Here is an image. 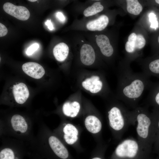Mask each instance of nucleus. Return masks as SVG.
I'll use <instances>...</instances> for the list:
<instances>
[{"mask_svg":"<svg viewBox=\"0 0 159 159\" xmlns=\"http://www.w3.org/2000/svg\"><path fill=\"white\" fill-rule=\"evenodd\" d=\"M119 74L118 98L134 109L144 91L153 84L144 73L134 72L127 66L122 67Z\"/></svg>","mask_w":159,"mask_h":159,"instance_id":"obj_1","label":"nucleus"},{"mask_svg":"<svg viewBox=\"0 0 159 159\" xmlns=\"http://www.w3.org/2000/svg\"><path fill=\"white\" fill-rule=\"evenodd\" d=\"M132 121L136 122L138 141L143 147L151 153L154 143L155 120L153 112L146 107H137L131 111Z\"/></svg>","mask_w":159,"mask_h":159,"instance_id":"obj_2","label":"nucleus"},{"mask_svg":"<svg viewBox=\"0 0 159 159\" xmlns=\"http://www.w3.org/2000/svg\"><path fill=\"white\" fill-rule=\"evenodd\" d=\"M70 42L72 49L78 51L81 63L89 66L95 62L96 50L93 45L79 31H71Z\"/></svg>","mask_w":159,"mask_h":159,"instance_id":"obj_3","label":"nucleus"},{"mask_svg":"<svg viewBox=\"0 0 159 159\" xmlns=\"http://www.w3.org/2000/svg\"><path fill=\"white\" fill-rule=\"evenodd\" d=\"M114 153L116 159H148L151 154L138 140L132 138L122 141L117 146Z\"/></svg>","mask_w":159,"mask_h":159,"instance_id":"obj_4","label":"nucleus"},{"mask_svg":"<svg viewBox=\"0 0 159 159\" xmlns=\"http://www.w3.org/2000/svg\"><path fill=\"white\" fill-rule=\"evenodd\" d=\"M110 19L105 14H97L88 18L75 19L69 27L71 31L96 32L103 31L107 26Z\"/></svg>","mask_w":159,"mask_h":159,"instance_id":"obj_5","label":"nucleus"},{"mask_svg":"<svg viewBox=\"0 0 159 159\" xmlns=\"http://www.w3.org/2000/svg\"><path fill=\"white\" fill-rule=\"evenodd\" d=\"M108 113L110 126L116 131L122 133L128 122H132L131 111H129L122 104L112 107Z\"/></svg>","mask_w":159,"mask_h":159,"instance_id":"obj_6","label":"nucleus"},{"mask_svg":"<svg viewBox=\"0 0 159 159\" xmlns=\"http://www.w3.org/2000/svg\"><path fill=\"white\" fill-rule=\"evenodd\" d=\"M93 45L96 51L107 58L113 55L114 50L109 37L102 31L96 32H80Z\"/></svg>","mask_w":159,"mask_h":159,"instance_id":"obj_7","label":"nucleus"},{"mask_svg":"<svg viewBox=\"0 0 159 159\" xmlns=\"http://www.w3.org/2000/svg\"><path fill=\"white\" fill-rule=\"evenodd\" d=\"M73 10L76 14H82L83 17L94 16L102 11L104 7L100 0H88L85 3H75Z\"/></svg>","mask_w":159,"mask_h":159,"instance_id":"obj_8","label":"nucleus"},{"mask_svg":"<svg viewBox=\"0 0 159 159\" xmlns=\"http://www.w3.org/2000/svg\"><path fill=\"white\" fill-rule=\"evenodd\" d=\"M3 8L6 13L19 20L25 21L30 17L29 10L24 6H16L11 3L6 2L4 4Z\"/></svg>","mask_w":159,"mask_h":159,"instance_id":"obj_9","label":"nucleus"},{"mask_svg":"<svg viewBox=\"0 0 159 159\" xmlns=\"http://www.w3.org/2000/svg\"><path fill=\"white\" fill-rule=\"evenodd\" d=\"M22 68L26 74L35 79H40L45 73L43 67L36 62H26L23 64Z\"/></svg>","mask_w":159,"mask_h":159,"instance_id":"obj_10","label":"nucleus"},{"mask_svg":"<svg viewBox=\"0 0 159 159\" xmlns=\"http://www.w3.org/2000/svg\"><path fill=\"white\" fill-rule=\"evenodd\" d=\"M13 92L15 101L19 104L24 103L29 96V92L27 86L22 82L14 85Z\"/></svg>","mask_w":159,"mask_h":159,"instance_id":"obj_11","label":"nucleus"},{"mask_svg":"<svg viewBox=\"0 0 159 159\" xmlns=\"http://www.w3.org/2000/svg\"><path fill=\"white\" fill-rule=\"evenodd\" d=\"M72 45L68 44L64 42H60L57 44L53 49V55L57 60L59 62L64 61L69 54Z\"/></svg>","mask_w":159,"mask_h":159,"instance_id":"obj_12","label":"nucleus"},{"mask_svg":"<svg viewBox=\"0 0 159 159\" xmlns=\"http://www.w3.org/2000/svg\"><path fill=\"white\" fill-rule=\"evenodd\" d=\"M49 143L50 147L57 155L63 159L68 157L69 154L67 149L57 138L50 136L49 139Z\"/></svg>","mask_w":159,"mask_h":159,"instance_id":"obj_13","label":"nucleus"},{"mask_svg":"<svg viewBox=\"0 0 159 159\" xmlns=\"http://www.w3.org/2000/svg\"><path fill=\"white\" fill-rule=\"evenodd\" d=\"M143 72L149 77H159V57L150 60L143 67Z\"/></svg>","mask_w":159,"mask_h":159,"instance_id":"obj_14","label":"nucleus"},{"mask_svg":"<svg viewBox=\"0 0 159 159\" xmlns=\"http://www.w3.org/2000/svg\"><path fill=\"white\" fill-rule=\"evenodd\" d=\"M64 138L68 144L74 143L78 139V131L76 127L70 124H67L64 127Z\"/></svg>","mask_w":159,"mask_h":159,"instance_id":"obj_15","label":"nucleus"},{"mask_svg":"<svg viewBox=\"0 0 159 159\" xmlns=\"http://www.w3.org/2000/svg\"><path fill=\"white\" fill-rule=\"evenodd\" d=\"M85 123L87 130L92 133H97L101 130V123L100 120L94 116H87L85 119Z\"/></svg>","mask_w":159,"mask_h":159,"instance_id":"obj_16","label":"nucleus"},{"mask_svg":"<svg viewBox=\"0 0 159 159\" xmlns=\"http://www.w3.org/2000/svg\"><path fill=\"white\" fill-rule=\"evenodd\" d=\"M150 89L147 101L153 107V109L159 110V82L153 84Z\"/></svg>","mask_w":159,"mask_h":159,"instance_id":"obj_17","label":"nucleus"},{"mask_svg":"<svg viewBox=\"0 0 159 159\" xmlns=\"http://www.w3.org/2000/svg\"><path fill=\"white\" fill-rule=\"evenodd\" d=\"M11 122L12 127L15 131L24 133L27 130V124L24 119L21 115L18 114L14 115Z\"/></svg>","mask_w":159,"mask_h":159,"instance_id":"obj_18","label":"nucleus"},{"mask_svg":"<svg viewBox=\"0 0 159 159\" xmlns=\"http://www.w3.org/2000/svg\"><path fill=\"white\" fill-rule=\"evenodd\" d=\"M80 108V105L77 102H67L63 105L62 110L65 115L73 117L77 115Z\"/></svg>","mask_w":159,"mask_h":159,"instance_id":"obj_19","label":"nucleus"},{"mask_svg":"<svg viewBox=\"0 0 159 159\" xmlns=\"http://www.w3.org/2000/svg\"><path fill=\"white\" fill-rule=\"evenodd\" d=\"M155 120V136L153 147L154 152L159 156V110L153 109Z\"/></svg>","mask_w":159,"mask_h":159,"instance_id":"obj_20","label":"nucleus"},{"mask_svg":"<svg viewBox=\"0 0 159 159\" xmlns=\"http://www.w3.org/2000/svg\"><path fill=\"white\" fill-rule=\"evenodd\" d=\"M127 10L129 13L137 15L140 14L143 10V6L138 0H127Z\"/></svg>","mask_w":159,"mask_h":159,"instance_id":"obj_21","label":"nucleus"},{"mask_svg":"<svg viewBox=\"0 0 159 159\" xmlns=\"http://www.w3.org/2000/svg\"><path fill=\"white\" fill-rule=\"evenodd\" d=\"M0 159H14L13 152L9 148L2 150L0 153Z\"/></svg>","mask_w":159,"mask_h":159,"instance_id":"obj_22","label":"nucleus"},{"mask_svg":"<svg viewBox=\"0 0 159 159\" xmlns=\"http://www.w3.org/2000/svg\"><path fill=\"white\" fill-rule=\"evenodd\" d=\"M146 44V40L144 37L141 34L137 35L135 42V50H140L143 48Z\"/></svg>","mask_w":159,"mask_h":159,"instance_id":"obj_23","label":"nucleus"},{"mask_svg":"<svg viewBox=\"0 0 159 159\" xmlns=\"http://www.w3.org/2000/svg\"><path fill=\"white\" fill-rule=\"evenodd\" d=\"M103 84L101 80H94L92 82L90 91L92 93H96L100 91L103 87Z\"/></svg>","mask_w":159,"mask_h":159,"instance_id":"obj_24","label":"nucleus"},{"mask_svg":"<svg viewBox=\"0 0 159 159\" xmlns=\"http://www.w3.org/2000/svg\"><path fill=\"white\" fill-rule=\"evenodd\" d=\"M39 47V44L35 43L33 44L27 49L26 53L28 55H30L33 54Z\"/></svg>","mask_w":159,"mask_h":159,"instance_id":"obj_25","label":"nucleus"},{"mask_svg":"<svg viewBox=\"0 0 159 159\" xmlns=\"http://www.w3.org/2000/svg\"><path fill=\"white\" fill-rule=\"evenodd\" d=\"M149 16L150 21L151 23L150 27L156 29L158 26V22L156 20L155 15L151 13L149 14Z\"/></svg>","mask_w":159,"mask_h":159,"instance_id":"obj_26","label":"nucleus"},{"mask_svg":"<svg viewBox=\"0 0 159 159\" xmlns=\"http://www.w3.org/2000/svg\"><path fill=\"white\" fill-rule=\"evenodd\" d=\"M56 17L60 22L64 23L66 20V18L63 13L61 12L58 11L56 14Z\"/></svg>","mask_w":159,"mask_h":159,"instance_id":"obj_27","label":"nucleus"},{"mask_svg":"<svg viewBox=\"0 0 159 159\" xmlns=\"http://www.w3.org/2000/svg\"><path fill=\"white\" fill-rule=\"evenodd\" d=\"M8 32V30L5 26L0 23V37H2L5 36Z\"/></svg>","mask_w":159,"mask_h":159,"instance_id":"obj_28","label":"nucleus"},{"mask_svg":"<svg viewBox=\"0 0 159 159\" xmlns=\"http://www.w3.org/2000/svg\"><path fill=\"white\" fill-rule=\"evenodd\" d=\"M137 35L134 32L131 34L128 38V41L131 44L135 45L136 39Z\"/></svg>","mask_w":159,"mask_h":159,"instance_id":"obj_29","label":"nucleus"},{"mask_svg":"<svg viewBox=\"0 0 159 159\" xmlns=\"http://www.w3.org/2000/svg\"><path fill=\"white\" fill-rule=\"evenodd\" d=\"M45 24L47 26L48 28L50 30H52L54 29L53 25L50 20H47L45 22Z\"/></svg>","mask_w":159,"mask_h":159,"instance_id":"obj_30","label":"nucleus"},{"mask_svg":"<svg viewBox=\"0 0 159 159\" xmlns=\"http://www.w3.org/2000/svg\"><path fill=\"white\" fill-rule=\"evenodd\" d=\"M28 1H29L32 2H34L37 1V0H28Z\"/></svg>","mask_w":159,"mask_h":159,"instance_id":"obj_31","label":"nucleus"},{"mask_svg":"<svg viewBox=\"0 0 159 159\" xmlns=\"http://www.w3.org/2000/svg\"><path fill=\"white\" fill-rule=\"evenodd\" d=\"M155 2L158 4H159V0H155Z\"/></svg>","mask_w":159,"mask_h":159,"instance_id":"obj_32","label":"nucleus"},{"mask_svg":"<svg viewBox=\"0 0 159 159\" xmlns=\"http://www.w3.org/2000/svg\"><path fill=\"white\" fill-rule=\"evenodd\" d=\"M92 159H102L96 157V158H92Z\"/></svg>","mask_w":159,"mask_h":159,"instance_id":"obj_33","label":"nucleus"},{"mask_svg":"<svg viewBox=\"0 0 159 159\" xmlns=\"http://www.w3.org/2000/svg\"><path fill=\"white\" fill-rule=\"evenodd\" d=\"M148 159H159V156H158L156 158L154 159H152V158H149Z\"/></svg>","mask_w":159,"mask_h":159,"instance_id":"obj_34","label":"nucleus"},{"mask_svg":"<svg viewBox=\"0 0 159 159\" xmlns=\"http://www.w3.org/2000/svg\"><path fill=\"white\" fill-rule=\"evenodd\" d=\"M158 42L159 44V36L158 37Z\"/></svg>","mask_w":159,"mask_h":159,"instance_id":"obj_35","label":"nucleus"},{"mask_svg":"<svg viewBox=\"0 0 159 159\" xmlns=\"http://www.w3.org/2000/svg\"><path fill=\"white\" fill-rule=\"evenodd\" d=\"M15 159H18L16 157Z\"/></svg>","mask_w":159,"mask_h":159,"instance_id":"obj_36","label":"nucleus"}]
</instances>
